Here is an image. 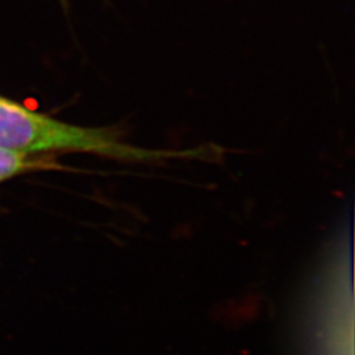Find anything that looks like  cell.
Segmentation results:
<instances>
[{"label":"cell","instance_id":"obj_2","mask_svg":"<svg viewBox=\"0 0 355 355\" xmlns=\"http://www.w3.org/2000/svg\"><path fill=\"white\" fill-rule=\"evenodd\" d=\"M31 166L32 164L26 159V153L13 152L0 148V182L21 173Z\"/></svg>","mask_w":355,"mask_h":355},{"label":"cell","instance_id":"obj_1","mask_svg":"<svg viewBox=\"0 0 355 355\" xmlns=\"http://www.w3.org/2000/svg\"><path fill=\"white\" fill-rule=\"evenodd\" d=\"M0 148L19 153L79 150L129 161H164L168 157H193L202 150L164 152L130 146L116 130L83 128L32 112L0 96Z\"/></svg>","mask_w":355,"mask_h":355}]
</instances>
